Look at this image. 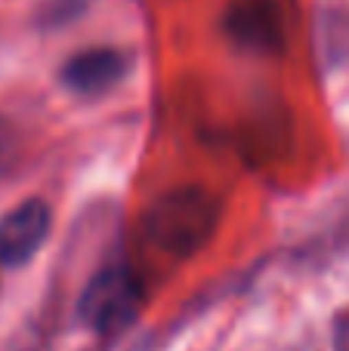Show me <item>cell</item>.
<instances>
[{
	"label": "cell",
	"mask_w": 349,
	"mask_h": 351,
	"mask_svg": "<svg viewBox=\"0 0 349 351\" xmlns=\"http://www.w3.org/2000/svg\"><path fill=\"white\" fill-rule=\"evenodd\" d=\"M220 200L204 188H177L146 210V237L170 256H189L214 234Z\"/></svg>",
	"instance_id": "6da1fadb"
},
{
	"label": "cell",
	"mask_w": 349,
	"mask_h": 351,
	"mask_svg": "<svg viewBox=\"0 0 349 351\" xmlns=\"http://www.w3.org/2000/svg\"><path fill=\"white\" fill-rule=\"evenodd\" d=\"M142 280L127 265H109L93 274L78 302V317L96 336H117L142 308Z\"/></svg>",
	"instance_id": "7a4b0ae2"
},
{
	"label": "cell",
	"mask_w": 349,
	"mask_h": 351,
	"mask_svg": "<svg viewBox=\"0 0 349 351\" xmlns=\"http://www.w3.org/2000/svg\"><path fill=\"white\" fill-rule=\"evenodd\" d=\"M223 31L247 53L272 56L284 47V12L278 0H232L223 16Z\"/></svg>",
	"instance_id": "3957f363"
},
{
	"label": "cell",
	"mask_w": 349,
	"mask_h": 351,
	"mask_svg": "<svg viewBox=\"0 0 349 351\" xmlns=\"http://www.w3.org/2000/svg\"><path fill=\"white\" fill-rule=\"evenodd\" d=\"M49 225H53V213L41 197L22 200L12 213H6L0 219V265L19 268L34 259L49 234Z\"/></svg>",
	"instance_id": "277c9868"
},
{
	"label": "cell",
	"mask_w": 349,
	"mask_h": 351,
	"mask_svg": "<svg viewBox=\"0 0 349 351\" xmlns=\"http://www.w3.org/2000/svg\"><path fill=\"white\" fill-rule=\"evenodd\" d=\"M127 53L111 47H93L71 56L62 68V84L78 96H102L127 77Z\"/></svg>",
	"instance_id": "5b68a950"
},
{
	"label": "cell",
	"mask_w": 349,
	"mask_h": 351,
	"mask_svg": "<svg viewBox=\"0 0 349 351\" xmlns=\"http://www.w3.org/2000/svg\"><path fill=\"white\" fill-rule=\"evenodd\" d=\"M322 37H325L328 59L346 65L349 62V12H328L322 19Z\"/></svg>",
	"instance_id": "8992f818"
},
{
	"label": "cell",
	"mask_w": 349,
	"mask_h": 351,
	"mask_svg": "<svg viewBox=\"0 0 349 351\" xmlns=\"http://www.w3.org/2000/svg\"><path fill=\"white\" fill-rule=\"evenodd\" d=\"M12 158H16V136H12L10 123L0 117V176L10 170Z\"/></svg>",
	"instance_id": "52a82bcc"
},
{
	"label": "cell",
	"mask_w": 349,
	"mask_h": 351,
	"mask_svg": "<svg viewBox=\"0 0 349 351\" xmlns=\"http://www.w3.org/2000/svg\"><path fill=\"white\" fill-rule=\"evenodd\" d=\"M334 351H349V311H344L334 327Z\"/></svg>",
	"instance_id": "ba28073f"
}]
</instances>
